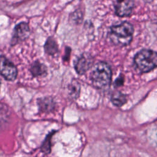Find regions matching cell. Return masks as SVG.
<instances>
[{
  "instance_id": "obj_1",
  "label": "cell",
  "mask_w": 157,
  "mask_h": 157,
  "mask_svg": "<svg viewBox=\"0 0 157 157\" xmlns=\"http://www.w3.org/2000/svg\"><path fill=\"white\" fill-rule=\"evenodd\" d=\"M133 33L132 25L124 21L111 27L109 36L111 41L115 45L123 47L131 42Z\"/></svg>"
},
{
  "instance_id": "obj_2",
  "label": "cell",
  "mask_w": 157,
  "mask_h": 157,
  "mask_svg": "<svg viewBox=\"0 0 157 157\" xmlns=\"http://www.w3.org/2000/svg\"><path fill=\"white\" fill-rule=\"evenodd\" d=\"M90 78L93 85L98 88H104L109 86L112 78V71L109 64L101 61L92 68Z\"/></svg>"
},
{
  "instance_id": "obj_3",
  "label": "cell",
  "mask_w": 157,
  "mask_h": 157,
  "mask_svg": "<svg viewBox=\"0 0 157 157\" xmlns=\"http://www.w3.org/2000/svg\"><path fill=\"white\" fill-rule=\"evenodd\" d=\"M134 60L135 66L139 71L149 72L157 66V53L144 49L136 55Z\"/></svg>"
},
{
  "instance_id": "obj_4",
  "label": "cell",
  "mask_w": 157,
  "mask_h": 157,
  "mask_svg": "<svg viewBox=\"0 0 157 157\" xmlns=\"http://www.w3.org/2000/svg\"><path fill=\"white\" fill-rule=\"evenodd\" d=\"M16 66L4 56L0 55V75L6 80L13 81L17 76Z\"/></svg>"
},
{
  "instance_id": "obj_5",
  "label": "cell",
  "mask_w": 157,
  "mask_h": 157,
  "mask_svg": "<svg viewBox=\"0 0 157 157\" xmlns=\"http://www.w3.org/2000/svg\"><path fill=\"white\" fill-rule=\"evenodd\" d=\"M30 30L29 25L26 22H21L18 23L13 29L12 43L15 44L20 41L26 39L29 35Z\"/></svg>"
},
{
  "instance_id": "obj_6",
  "label": "cell",
  "mask_w": 157,
  "mask_h": 157,
  "mask_svg": "<svg viewBox=\"0 0 157 157\" xmlns=\"http://www.w3.org/2000/svg\"><path fill=\"white\" fill-rule=\"evenodd\" d=\"M92 57L88 53H84L77 58L74 66L75 70L79 75L85 73L93 65Z\"/></svg>"
},
{
  "instance_id": "obj_7",
  "label": "cell",
  "mask_w": 157,
  "mask_h": 157,
  "mask_svg": "<svg viewBox=\"0 0 157 157\" xmlns=\"http://www.w3.org/2000/svg\"><path fill=\"white\" fill-rule=\"evenodd\" d=\"M114 6L116 13L119 17H127L132 13L133 2L132 0H115Z\"/></svg>"
},
{
  "instance_id": "obj_8",
  "label": "cell",
  "mask_w": 157,
  "mask_h": 157,
  "mask_svg": "<svg viewBox=\"0 0 157 157\" xmlns=\"http://www.w3.org/2000/svg\"><path fill=\"white\" fill-rule=\"evenodd\" d=\"M30 71L34 77L45 76L47 74V69L45 64L39 61H34L30 68Z\"/></svg>"
},
{
  "instance_id": "obj_9",
  "label": "cell",
  "mask_w": 157,
  "mask_h": 157,
  "mask_svg": "<svg viewBox=\"0 0 157 157\" xmlns=\"http://www.w3.org/2000/svg\"><path fill=\"white\" fill-rule=\"evenodd\" d=\"M45 52L49 55H54L58 52V47L56 40L52 37H49L44 45Z\"/></svg>"
},
{
  "instance_id": "obj_10",
  "label": "cell",
  "mask_w": 157,
  "mask_h": 157,
  "mask_svg": "<svg viewBox=\"0 0 157 157\" xmlns=\"http://www.w3.org/2000/svg\"><path fill=\"white\" fill-rule=\"evenodd\" d=\"M113 104L117 107H121L127 101L126 96L120 91L115 92L111 98Z\"/></svg>"
},
{
  "instance_id": "obj_11",
  "label": "cell",
  "mask_w": 157,
  "mask_h": 157,
  "mask_svg": "<svg viewBox=\"0 0 157 157\" xmlns=\"http://www.w3.org/2000/svg\"><path fill=\"white\" fill-rule=\"evenodd\" d=\"M69 91L71 96L76 98L80 92V85L77 80H74L69 86Z\"/></svg>"
},
{
  "instance_id": "obj_12",
  "label": "cell",
  "mask_w": 157,
  "mask_h": 157,
  "mask_svg": "<svg viewBox=\"0 0 157 157\" xmlns=\"http://www.w3.org/2000/svg\"><path fill=\"white\" fill-rule=\"evenodd\" d=\"M39 104L42 109L47 110V109H51L53 107L54 102L53 101V99L50 98H45L44 99H41L39 102Z\"/></svg>"
},
{
  "instance_id": "obj_13",
  "label": "cell",
  "mask_w": 157,
  "mask_h": 157,
  "mask_svg": "<svg viewBox=\"0 0 157 157\" xmlns=\"http://www.w3.org/2000/svg\"><path fill=\"white\" fill-rule=\"evenodd\" d=\"M123 82H124L123 77L120 76L117 79H116V80L115 82V85L117 86H121V85H122L123 84Z\"/></svg>"
},
{
  "instance_id": "obj_14",
  "label": "cell",
  "mask_w": 157,
  "mask_h": 157,
  "mask_svg": "<svg viewBox=\"0 0 157 157\" xmlns=\"http://www.w3.org/2000/svg\"><path fill=\"white\" fill-rule=\"evenodd\" d=\"M70 54H71V48L69 47H66L65 55H64V61H67L69 59Z\"/></svg>"
},
{
  "instance_id": "obj_15",
  "label": "cell",
  "mask_w": 157,
  "mask_h": 157,
  "mask_svg": "<svg viewBox=\"0 0 157 157\" xmlns=\"http://www.w3.org/2000/svg\"><path fill=\"white\" fill-rule=\"evenodd\" d=\"M1 79H0V88H1Z\"/></svg>"
}]
</instances>
